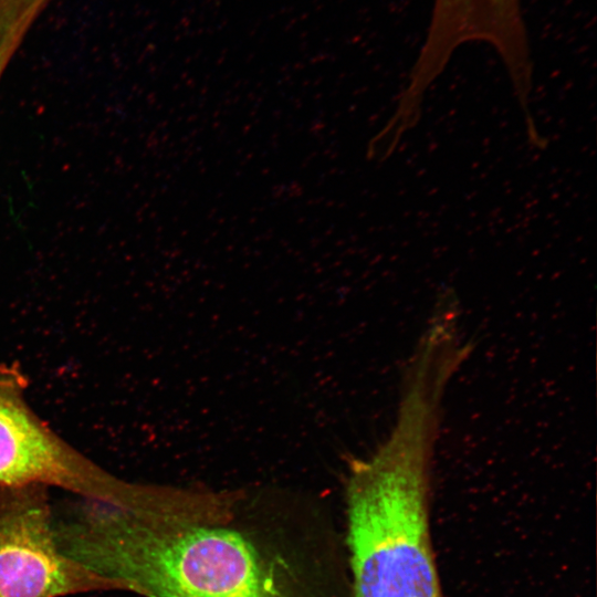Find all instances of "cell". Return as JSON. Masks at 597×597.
<instances>
[{"mask_svg": "<svg viewBox=\"0 0 597 597\" xmlns=\"http://www.w3.org/2000/svg\"><path fill=\"white\" fill-rule=\"evenodd\" d=\"M441 406L427 387L404 389L387 439L348 465L350 597H444L430 524Z\"/></svg>", "mask_w": 597, "mask_h": 597, "instance_id": "obj_2", "label": "cell"}, {"mask_svg": "<svg viewBox=\"0 0 597 597\" xmlns=\"http://www.w3.org/2000/svg\"><path fill=\"white\" fill-rule=\"evenodd\" d=\"M3 73H4V71H2V70L0 69V80H1V77H2V75H3Z\"/></svg>", "mask_w": 597, "mask_h": 597, "instance_id": "obj_6", "label": "cell"}, {"mask_svg": "<svg viewBox=\"0 0 597 597\" xmlns=\"http://www.w3.org/2000/svg\"><path fill=\"white\" fill-rule=\"evenodd\" d=\"M53 0H0V61L10 63L40 14Z\"/></svg>", "mask_w": 597, "mask_h": 597, "instance_id": "obj_5", "label": "cell"}, {"mask_svg": "<svg viewBox=\"0 0 597 597\" xmlns=\"http://www.w3.org/2000/svg\"><path fill=\"white\" fill-rule=\"evenodd\" d=\"M242 500L169 485L135 509L78 499L55 511V532L70 556L142 597H304L237 523Z\"/></svg>", "mask_w": 597, "mask_h": 597, "instance_id": "obj_1", "label": "cell"}, {"mask_svg": "<svg viewBox=\"0 0 597 597\" xmlns=\"http://www.w3.org/2000/svg\"><path fill=\"white\" fill-rule=\"evenodd\" d=\"M104 591L123 588L62 548L48 489L0 485V597Z\"/></svg>", "mask_w": 597, "mask_h": 597, "instance_id": "obj_4", "label": "cell"}, {"mask_svg": "<svg viewBox=\"0 0 597 597\" xmlns=\"http://www.w3.org/2000/svg\"><path fill=\"white\" fill-rule=\"evenodd\" d=\"M28 385L19 367L0 363V485L57 488L84 501L137 506L149 484L116 476L66 442L29 405Z\"/></svg>", "mask_w": 597, "mask_h": 597, "instance_id": "obj_3", "label": "cell"}]
</instances>
